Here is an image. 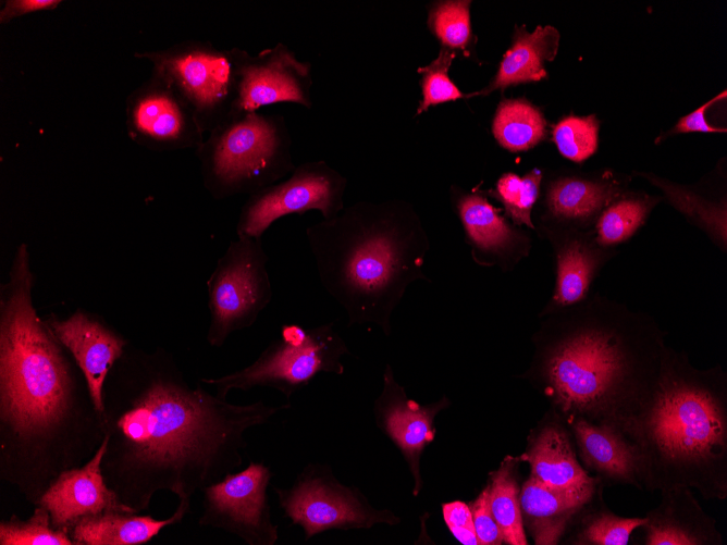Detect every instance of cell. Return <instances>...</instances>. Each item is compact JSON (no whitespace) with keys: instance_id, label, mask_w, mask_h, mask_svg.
Returning a JSON list of instances; mask_svg holds the SVG:
<instances>
[{"instance_id":"obj_1","label":"cell","mask_w":727,"mask_h":545,"mask_svg":"<svg viewBox=\"0 0 727 545\" xmlns=\"http://www.w3.org/2000/svg\"><path fill=\"white\" fill-rule=\"evenodd\" d=\"M289 408L232 404L192 386L167 349L128 344L103 386L102 474L138 513L160 491L192 500L242 466L247 431Z\"/></svg>"},{"instance_id":"obj_2","label":"cell","mask_w":727,"mask_h":545,"mask_svg":"<svg viewBox=\"0 0 727 545\" xmlns=\"http://www.w3.org/2000/svg\"><path fill=\"white\" fill-rule=\"evenodd\" d=\"M26 244L0 286V480L36 506L104 438L85 375L34 306Z\"/></svg>"},{"instance_id":"obj_3","label":"cell","mask_w":727,"mask_h":545,"mask_svg":"<svg viewBox=\"0 0 727 545\" xmlns=\"http://www.w3.org/2000/svg\"><path fill=\"white\" fill-rule=\"evenodd\" d=\"M542 317L523 377L565 422L616 426L654 388L667 346L666 332L650 314L594 293Z\"/></svg>"},{"instance_id":"obj_4","label":"cell","mask_w":727,"mask_h":545,"mask_svg":"<svg viewBox=\"0 0 727 545\" xmlns=\"http://www.w3.org/2000/svg\"><path fill=\"white\" fill-rule=\"evenodd\" d=\"M633 445L643 490L676 485L704 499L727 497V374L720 364L694 368L667 346L660 377L616 426Z\"/></svg>"},{"instance_id":"obj_5","label":"cell","mask_w":727,"mask_h":545,"mask_svg":"<svg viewBox=\"0 0 727 545\" xmlns=\"http://www.w3.org/2000/svg\"><path fill=\"white\" fill-rule=\"evenodd\" d=\"M323 288L345 309L348 325L374 323L391 334V315L407 287L427 280L428 245L409 205L357 202L306 230Z\"/></svg>"},{"instance_id":"obj_6","label":"cell","mask_w":727,"mask_h":545,"mask_svg":"<svg viewBox=\"0 0 727 545\" xmlns=\"http://www.w3.org/2000/svg\"><path fill=\"white\" fill-rule=\"evenodd\" d=\"M291 145L284 116L255 111L227 119L195 151L206 189L224 199L251 195L292 173Z\"/></svg>"},{"instance_id":"obj_7","label":"cell","mask_w":727,"mask_h":545,"mask_svg":"<svg viewBox=\"0 0 727 545\" xmlns=\"http://www.w3.org/2000/svg\"><path fill=\"white\" fill-rule=\"evenodd\" d=\"M348 354L344 340L331 324L304 329L284 324L280 337L273 339L249 366L219 377H201L215 394L226 398L232 389L250 391L271 387L287 400L307 386L319 373L341 374V357Z\"/></svg>"},{"instance_id":"obj_8","label":"cell","mask_w":727,"mask_h":545,"mask_svg":"<svg viewBox=\"0 0 727 545\" xmlns=\"http://www.w3.org/2000/svg\"><path fill=\"white\" fill-rule=\"evenodd\" d=\"M152 64L193 111L201 131L211 133L233 115L237 75L232 49L185 40L163 50L136 53Z\"/></svg>"},{"instance_id":"obj_9","label":"cell","mask_w":727,"mask_h":545,"mask_svg":"<svg viewBox=\"0 0 727 545\" xmlns=\"http://www.w3.org/2000/svg\"><path fill=\"white\" fill-rule=\"evenodd\" d=\"M237 237L207 281V342L212 347H221L232 333L250 327L272 299L269 257L261 239Z\"/></svg>"},{"instance_id":"obj_10","label":"cell","mask_w":727,"mask_h":545,"mask_svg":"<svg viewBox=\"0 0 727 545\" xmlns=\"http://www.w3.org/2000/svg\"><path fill=\"white\" fill-rule=\"evenodd\" d=\"M279 506L305 541L333 529H369L378 523L397 524L387 509L373 508L354 487L340 483L328 466L308 463L288 487H274Z\"/></svg>"},{"instance_id":"obj_11","label":"cell","mask_w":727,"mask_h":545,"mask_svg":"<svg viewBox=\"0 0 727 545\" xmlns=\"http://www.w3.org/2000/svg\"><path fill=\"white\" fill-rule=\"evenodd\" d=\"M346 178L324 161L296 165L285 181L249 195L241 209L237 236L261 239L263 233L282 216L318 210L324 220L335 218L344 207Z\"/></svg>"},{"instance_id":"obj_12","label":"cell","mask_w":727,"mask_h":545,"mask_svg":"<svg viewBox=\"0 0 727 545\" xmlns=\"http://www.w3.org/2000/svg\"><path fill=\"white\" fill-rule=\"evenodd\" d=\"M272 475L269 466L250 461L242 471L206 486L198 524L225 531L247 545H275L279 528L268 496Z\"/></svg>"},{"instance_id":"obj_13","label":"cell","mask_w":727,"mask_h":545,"mask_svg":"<svg viewBox=\"0 0 727 545\" xmlns=\"http://www.w3.org/2000/svg\"><path fill=\"white\" fill-rule=\"evenodd\" d=\"M232 51L237 75L232 116L278 102L312 107L311 63L298 60L286 45L279 42L256 55L236 47Z\"/></svg>"},{"instance_id":"obj_14","label":"cell","mask_w":727,"mask_h":545,"mask_svg":"<svg viewBox=\"0 0 727 545\" xmlns=\"http://www.w3.org/2000/svg\"><path fill=\"white\" fill-rule=\"evenodd\" d=\"M126 127L136 144L156 151L197 150L204 143V132L193 111L153 71L127 97Z\"/></svg>"},{"instance_id":"obj_15","label":"cell","mask_w":727,"mask_h":545,"mask_svg":"<svg viewBox=\"0 0 727 545\" xmlns=\"http://www.w3.org/2000/svg\"><path fill=\"white\" fill-rule=\"evenodd\" d=\"M45 321L82 370L96 408L102 413L104 382L128 340L103 317L84 309L65 319L51 313Z\"/></svg>"},{"instance_id":"obj_16","label":"cell","mask_w":727,"mask_h":545,"mask_svg":"<svg viewBox=\"0 0 727 545\" xmlns=\"http://www.w3.org/2000/svg\"><path fill=\"white\" fill-rule=\"evenodd\" d=\"M545 233L555 256V285L540 317L584 300L603 267L617 253L600 246L592 230L553 224Z\"/></svg>"},{"instance_id":"obj_17","label":"cell","mask_w":727,"mask_h":545,"mask_svg":"<svg viewBox=\"0 0 727 545\" xmlns=\"http://www.w3.org/2000/svg\"><path fill=\"white\" fill-rule=\"evenodd\" d=\"M103 438L95 455L84 465L64 471L45 492L39 504L47 508L52 524L65 531L78 520L107 511H133L107 484L101 461Z\"/></svg>"},{"instance_id":"obj_18","label":"cell","mask_w":727,"mask_h":545,"mask_svg":"<svg viewBox=\"0 0 727 545\" xmlns=\"http://www.w3.org/2000/svg\"><path fill=\"white\" fill-rule=\"evenodd\" d=\"M456 205L478 265L509 272L529 255V237L512 226L482 191L463 194Z\"/></svg>"},{"instance_id":"obj_19","label":"cell","mask_w":727,"mask_h":545,"mask_svg":"<svg viewBox=\"0 0 727 545\" xmlns=\"http://www.w3.org/2000/svg\"><path fill=\"white\" fill-rule=\"evenodd\" d=\"M572 435L564 419L552 411L528 436V446L519 456L531 468L530 478L551 487L586 490L599 480L578 461Z\"/></svg>"},{"instance_id":"obj_20","label":"cell","mask_w":727,"mask_h":545,"mask_svg":"<svg viewBox=\"0 0 727 545\" xmlns=\"http://www.w3.org/2000/svg\"><path fill=\"white\" fill-rule=\"evenodd\" d=\"M441 407L426 408L408 399L404 388L394 380L391 366H386L383 389L374 402L375 420L404 455L416 481L415 495L420 487L419 458L434 437L433 417Z\"/></svg>"},{"instance_id":"obj_21","label":"cell","mask_w":727,"mask_h":545,"mask_svg":"<svg viewBox=\"0 0 727 545\" xmlns=\"http://www.w3.org/2000/svg\"><path fill=\"white\" fill-rule=\"evenodd\" d=\"M661 501L640 527L645 545H722L716 520L707 515L690 487L676 485L660 491Z\"/></svg>"},{"instance_id":"obj_22","label":"cell","mask_w":727,"mask_h":545,"mask_svg":"<svg viewBox=\"0 0 727 545\" xmlns=\"http://www.w3.org/2000/svg\"><path fill=\"white\" fill-rule=\"evenodd\" d=\"M627 182L605 171L599 175H562L545 191L546 220L553 224L589 230L601 212L620 194Z\"/></svg>"},{"instance_id":"obj_23","label":"cell","mask_w":727,"mask_h":545,"mask_svg":"<svg viewBox=\"0 0 727 545\" xmlns=\"http://www.w3.org/2000/svg\"><path fill=\"white\" fill-rule=\"evenodd\" d=\"M582 467L605 486L632 485L643 491L633 445L615 426L582 418L566 422Z\"/></svg>"},{"instance_id":"obj_24","label":"cell","mask_w":727,"mask_h":545,"mask_svg":"<svg viewBox=\"0 0 727 545\" xmlns=\"http://www.w3.org/2000/svg\"><path fill=\"white\" fill-rule=\"evenodd\" d=\"M586 490H562L529 478L520 490V511L526 527L538 545L557 544L597 486Z\"/></svg>"},{"instance_id":"obj_25","label":"cell","mask_w":727,"mask_h":545,"mask_svg":"<svg viewBox=\"0 0 727 545\" xmlns=\"http://www.w3.org/2000/svg\"><path fill=\"white\" fill-rule=\"evenodd\" d=\"M190 501L178 500L167 519L133 511H107L76 521L67 531L74 545H141L152 541L163 529L181 523L190 511Z\"/></svg>"},{"instance_id":"obj_26","label":"cell","mask_w":727,"mask_h":545,"mask_svg":"<svg viewBox=\"0 0 727 545\" xmlns=\"http://www.w3.org/2000/svg\"><path fill=\"white\" fill-rule=\"evenodd\" d=\"M558 42L559 34L552 26H538L532 33H528L525 26L517 27L512 46L504 54L495 77L485 88L466 95V98L545 78L547 72L544 64L554 60Z\"/></svg>"},{"instance_id":"obj_27","label":"cell","mask_w":727,"mask_h":545,"mask_svg":"<svg viewBox=\"0 0 727 545\" xmlns=\"http://www.w3.org/2000/svg\"><path fill=\"white\" fill-rule=\"evenodd\" d=\"M600 483L592 498L577 513L570 524L572 534L566 544L627 545L632 532L645 522V517L627 518L614 513L602 497Z\"/></svg>"},{"instance_id":"obj_28","label":"cell","mask_w":727,"mask_h":545,"mask_svg":"<svg viewBox=\"0 0 727 545\" xmlns=\"http://www.w3.org/2000/svg\"><path fill=\"white\" fill-rule=\"evenodd\" d=\"M662 189L668 202L703 230L714 244L726 251V199L716 200L695 188L675 184L650 173H638Z\"/></svg>"},{"instance_id":"obj_29","label":"cell","mask_w":727,"mask_h":545,"mask_svg":"<svg viewBox=\"0 0 727 545\" xmlns=\"http://www.w3.org/2000/svg\"><path fill=\"white\" fill-rule=\"evenodd\" d=\"M660 197L645 193L624 191L599 215L593 224L595 241L604 248H613L631 238L644 224Z\"/></svg>"},{"instance_id":"obj_30","label":"cell","mask_w":727,"mask_h":545,"mask_svg":"<svg viewBox=\"0 0 727 545\" xmlns=\"http://www.w3.org/2000/svg\"><path fill=\"white\" fill-rule=\"evenodd\" d=\"M520 458L507 456L498 469L491 472L490 505L502 531L503 543L527 545L520 511V488L517 472Z\"/></svg>"},{"instance_id":"obj_31","label":"cell","mask_w":727,"mask_h":545,"mask_svg":"<svg viewBox=\"0 0 727 545\" xmlns=\"http://www.w3.org/2000/svg\"><path fill=\"white\" fill-rule=\"evenodd\" d=\"M493 135L498 144L512 151H525L538 145L546 135V121L541 111L525 99L503 100L493 120Z\"/></svg>"},{"instance_id":"obj_32","label":"cell","mask_w":727,"mask_h":545,"mask_svg":"<svg viewBox=\"0 0 727 545\" xmlns=\"http://www.w3.org/2000/svg\"><path fill=\"white\" fill-rule=\"evenodd\" d=\"M541 182L542 172L537 168L523 176L505 173L488 193L503 203L505 215L514 225L534 228L531 212L540 194Z\"/></svg>"},{"instance_id":"obj_33","label":"cell","mask_w":727,"mask_h":545,"mask_svg":"<svg viewBox=\"0 0 727 545\" xmlns=\"http://www.w3.org/2000/svg\"><path fill=\"white\" fill-rule=\"evenodd\" d=\"M0 545H74L67 531L52 524L46 507L36 505L30 517L12 515L0 521Z\"/></svg>"},{"instance_id":"obj_34","label":"cell","mask_w":727,"mask_h":545,"mask_svg":"<svg viewBox=\"0 0 727 545\" xmlns=\"http://www.w3.org/2000/svg\"><path fill=\"white\" fill-rule=\"evenodd\" d=\"M470 1H442L436 3L429 14L432 33L442 47L451 51L460 50L469 54L471 41Z\"/></svg>"},{"instance_id":"obj_35","label":"cell","mask_w":727,"mask_h":545,"mask_svg":"<svg viewBox=\"0 0 727 545\" xmlns=\"http://www.w3.org/2000/svg\"><path fill=\"white\" fill-rule=\"evenodd\" d=\"M599 127L594 115H569L554 126L553 140L562 156L581 163L597 149Z\"/></svg>"},{"instance_id":"obj_36","label":"cell","mask_w":727,"mask_h":545,"mask_svg":"<svg viewBox=\"0 0 727 545\" xmlns=\"http://www.w3.org/2000/svg\"><path fill=\"white\" fill-rule=\"evenodd\" d=\"M454 58V51L442 48L435 60L418 69V73L422 75V100L417 114L427 111L430 106L466 98L448 76V69Z\"/></svg>"},{"instance_id":"obj_37","label":"cell","mask_w":727,"mask_h":545,"mask_svg":"<svg viewBox=\"0 0 727 545\" xmlns=\"http://www.w3.org/2000/svg\"><path fill=\"white\" fill-rule=\"evenodd\" d=\"M473 528L479 545H500L503 543L502 531L493 516L490 505L489 484L470 506Z\"/></svg>"},{"instance_id":"obj_38","label":"cell","mask_w":727,"mask_h":545,"mask_svg":"<svg viewBox=\"0 0 727 545\" xmlns=\"http://www.w3.org/2000/svg\"><path fill=\"white\" fill-rule=\"evenodd\" d=\"M444 520L453 535L464 545H479L470 507L463 501H452L442 507Z\"/></svg>"},{"instance_id":"obj_39","label":"cell","mask_w":727,"mask_h":545,"mask_svg":"<svg viewBox=\"0 0 727 545\" xmlns=\"http://www.w3.org/2000/svg\"><path fill=\"white\" fill-rule=\"evenodd\" d=\"M726 98V90H724L722 94L717 95L716 97L712 98L710 101L694 110L693 112L685 115L681 117L677 124L669 131L667 132L663 137L669 136V135H676V134H682V133H693V132H701V133H726V128H720V127H714L711 124H708L705 120V112L706 110L713 106L716 101L719 99H725ZM663 137L658 138L661 140Z\"/></svg>"},{"instance_id":"obj_40","label":"cell","mask_w":727,"mask_h":545,"mask_svg":"<svg viewBox=\"0 0 727 545\" xmlns=\"http://www.w3.org/2000/svg\"><path fill=\"white\" fill-rule=\"evenodd\" d=\"M60 0H7L0 9V24H8L14 18L56 9Z\"/></svg>"}]
</instances>
